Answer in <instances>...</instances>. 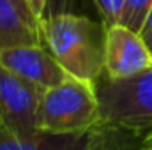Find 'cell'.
<instances>
[{
	"instance_id": "obj_11",
	"label": "cell",
	"mask_w": 152,
	"mask_h": 150,
	"mask_svg": "<svg viewBox=\"0 0 152 150\" xmlns=\"http://www.w3.org/2000/svg\"><path fill=\"white\" fill-rule=\"evenodd\" d=\"M142 140L143 138L129 133L110 131V141L106 150H142Z\"/></svg>"
},
{
	"instance_id": "obj_1",
	"label": "cell",
	"mask_w": 152,
	"mask_h": 150,
	"mask_svg": "<svg viewBox=\"0 0 152 150\" xmlns=\"http://www.w3.org/2000/svg\"><path fill=\"white\" fill-rule=\"evenodd\" d=\"M42 42L76 79L96 83L104 74V23L67 11L55 12L42 25Z\"/></svg>"
},
{
	"instance_id": "obj_7",
	"label": "cell",
	"mask_w": 152,
	"mask_h": 150,
	"mask_svg": "<svg viewBox=\"0 0 152 150\" xmlns=\"http://www.w3.org/2000/svg\"><path fill=\"white\" fill-rule=\"evenodd\" d=\"M0 64L46 90L73 78L44 44H23L4 50L0 53Z\"/></svg>"
},
{
	"instance_id": "obj_13",
	"label": "cell",
	"mask_w": 152,
	"mask_h": 150,
	"mask_svg": "<svg viewBox=\"0 0 152 150\" xmlns=\"http://www.w3.org/2000/svg\"><path fill=\"white\" fill-rule=\"evenodd\" d=\"M140 36H142L143 42L147 44V48L151 50V53H152V7H151V11H149V14H147V18H145V21H143Z\"/></svg>"
},
{
	"instance_id": "obj_6",
	"label": "cell",
	"mask_w": 152,
	"mask_h": 150,
	"mask_svg": "<svg viewBox=\"0 0 152 150\" xmlns=\"http://www.w3.org/2000/svg\"><path fill=\"white\" fill-rule=\"evenodd\" d=\"M108 141L110 131L104 127L71 134L48 131L14 134L5 127H0V150H106Z\"/></svg>"
},
{
	"instance_id": "obj_16",
	"label": "cell",
	"mask_w": 152,
	"mask_h": 150,
	"mask_svg": "<svg viewBox=\"0 0 152 150\" xmlns=\"http://www.w3.org/2000/svg\"><path fill=\"white\" fill-rule=\"evenodd\" d=\"M0 127H4V125H2V120H0Z\"/></svg>"
},
{
	"instance_id": "obj_10",
	"label": "cell",
	"mask_w": 152,
	"mask_h": 150,
	"mask_svg": "<svg viewBox=\"0 0 152 150\" xmlns=\"http://www.w3.org/2000/svg\"><path fill=\"white\" fill-rule=\"evenodd\" d=\"M99 16H101V23H104L106 28L120 25L122 20V12L126 7V0H94Z\"/></svg>"
},
{
	"instance_id": "obj_3",
	"label": "cell",
	"mask_w": 152,
	"mask_h": 150,
	"mask_svg": "<svg viewBox=\"0 0 152 150\" xmlns=\"http://www.w3.org/2000/svg\"><path fill=\"white\" fill-rule=\"evenodd\" d=\"M101 110L96 85L69 78L48 88L41 106V131L71 134L99 129Z\"/></svg>"
},
{
	"instance_id": "obj_8",
	"label": "cell",
	"mask_w": 152,
	"mask_h": 150,
	"mask_svg": "<svg viewBox=\"0 0 152 150\" xmlns=\"http://www.w3.org/2000/svg\"><path fill=\"white\" fill-rule=\"evenodd\" d=\"M23 44H42L41 32L25 20L12 0H0V53Z\"/></svg>"
},
{
	"instance_id": "obj_14",
	"label": "cell",
	"mask_w": 152,
	"mask_h": 150,
	"mask_svg": "<svg viewBox=\"0 0 152 150\" xmlns=\"http://www.w3.org/2000/svg\"><path fill=\"white\" fill-rule=\"evenodd\" d=\"M16 5H18V9L21 11V14L25 16V20L32 25V27H36L39 32H41V28H39V25H37V21H36V18L32 16V12H30V7H28V4H27V0H12ZM41 37H42V34H41ZM44 44V42H42Z\"/></svg>"
},
{
	"instance_id": "obj_4",
	"label": "cell",
	"mask_w": 152,
	"mask_h": 150,
	"mask_svg": "<svg viewBox=\"0 0 152 150\" xmlns=\"http://www.w3.org/2000/svg\"><path fill=\"white\" fill-rule=\"evenodd\" d=\"M46 88L0 64V120L14 134L41 131V106Z\"/></svg>"
},
{
	"instance_id": "obj_12",
	"label": "cell",
	"mask_w": 152,
	"mask_h": 150,
	"mask_svg": "<svg viewBox=\"0 0 152 150\" xmlns=\"http://www.w3.org/2000/svg\"><path fill=\"white\" fill-rule=\"evenodd\" d=\"M27 4H28L30 12L36 18L39 28H41V34H42V25H44L48 12H50V0H27Z\"/></svg>"
},
{
	"instance_id": "obj_2",
	"label": "cell",
	"mask_w": 152,
	"mask_h": 150,
	"mask_svg": "<svg viewBox=\"0 0 152 150\" xmlns=\"http://www.w3.org/2000/svg\"><path fill=\"white\" fill-rule=\"evenodd\" d=\"M94 85L104 129L152 136V69L120 79L103 74Z\"/></svg>"
},
{
	"instance_id": "obj_15",
	"label": "cell",
	"mask_w": 152,
	"mask_h": 150,
	"mask_svg": "<svg viewBox=\"0 0 152 150\" xmlns=\"http://www.w3.org/2000/svg\"><path fill=\"white\" fill-rule=\"evenodd\" d=\"M142 150H152V136L142 140Z\"/></svg>"
},
{
	"instance_id": "obj_9",
	"label": "cell",
	"mask_w": 152,
	"mask_h": 150,
	"mask_svg": "<svg viewBox=\"0 0 152 150\" xmlns=\"http://www.w3.org/2000/svg\"><path fill=\"white\" fill-rule=\"evenodd\" d=\"M151 7H152V0H126V7H124V12H122L120 25H124V27L140 34Z\"/></svg>"
},
{
	"instance_id": "obj_5",
	"label": "cell",
	"mask_w": 152,
	"mask_h": 150,
	"mask_svg": "<svg viewBox=\"0 0 152 150\" xmlns=\"http://www.w3.org/2000/svg\"><path fill=\"white\" fill-rule=\"evenodd\" d=\"M152 69V53L142 36L124 25L106 28L104 74L113 79Z\"/></svg>"
}]
</instances>
